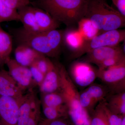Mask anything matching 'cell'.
<instances>
[{
  "instance_id": "cell-1",
  "label": "cell",
  "mask_w": 125,
  "mask_h": 125,
  "mask_svg": "<svg viewBox=\"0 0 125 125\" xmlns=\"http://www.w3.org/2000/svg\"><path fill=\"white\" fill-rule=\"evenodd\" d=\"M89 0H35L31 5L45 10L55 20L67 26L85 17Z\"/></svg>"
},
{
  "instance_id": "cell-2",
  "label": "cell",
  "mask_w": 125,
  "mask_h": 125,
  "mask_svg": "<svg viewBox=\"0 0 125 125\" xmlns=\"http://www.w3.org/2000/svg\"><path fill=\"white\" fill-rule=\"evenodd\" d=\"M56 65L60 77V92L64 98L68 118L73 125H90V115L81 104L76 85L65 67L59 63Z\"/></svg>"
},
{
  "instance_id": "cell-3",
  "label": "cell",
  "mask_w": 125,
  "mask_h": 125,
  "mask_svg": "<svg viewBox=\"0 0 125 125\" xmlns=\"http://www.w3.org/2000/svg\"><path fill=\"white\" fill-rule=\"evenodd\" d=\"M85 18L101 33L125 27V17L109 6L106 0H89Z\"/></svg>"
},
{
  "instance_id": "cell-4",
  "label": "cell",
  "mask_w": 125,
  "mask_h": 125,
  "mask_svg": "<svg viewBox=\"0 0 125 125\" xmlns=\"http://www.w3.org/2000/svg\"><path fill=\"white\" fill-rule=\"evenodd\" d=\"M14 34L19 45L29 47L45 56L56 57L50 46L45 32H33L22 28L15 30Z\"/></svg>"
},
{
  "instance_id": "cell-5",
  "label": "cell",
  "mask_w": 125,
  "mask_h": 125,
  "mask_svg": "<svg viewBox=\"0 0 125 125\" xmlns=\"http://www.w3.org/2000/svg\"><path fill=\"white\" fill-rule=\"evenodd\" d=\"M125 30L117 29L104 32L91 40H85L81 49L72 57L78 58L92 50L101 47L117 46L125 41Z\"/></svg>"
},
{
  "instance_id": "cell-6",
  "label": "cell",
  "mask_w": 125,
  "mask_h": 125,
  "mask_svg": "<svg viewBox=\"0 0 125 125\" xmlns=\"http://www.w3.org/2000/svg\"><path fill=\"white\" fill-rule=\"evenodd\" d=\"M97 76L113 94L125 91V60L105 70H98Z\"/></svg>"
},
{
  "instance_id": "cell-7",
  "label": "cell",
  "mask_w": 125,
  "mask_h": 125,
  "mask_svg": "<svg viewBox=\"0 0 125 125\" xmlns=\"http://www.w3.org/2000/svg\"><path fill=\"white\" fill-rule=\"evenodd\" d=\"M97 71L90 63L76 62L71 66L69 75L75 85L85 87L92 84L97 78Z\"/></svg>"
},
{
  "instance_id": "cell-8",
  "label": "cell",
  "mask_w": 125,
  "mask_h": 125,
  "mask_svg": "<svg viewBox=\"0 0 125 125\" xmlns=\"http://www.w3.org/2000/svg\"><path fill=\"white\" fill-rule=\"evenodd\" d=\"M6 64L9 73L23 92L34 85L29 67L21 65L10 58Z\"/></svg>"
},
{
  "instance_id": "cell-9",
  "label": "cell",
  "mask_w": 125,
  "mask_h": 125,
  "mask_svg": "<svg viewBox=\"0 0 125 125\" xmlns=\"http://www.w3.org/2000/svg\"><path fill=\"white\" fill-rule=\"evenodd\" d=\"M19 99L0 96V125H17Z\"/></svg>"
},
{
  "instance_id": "cell-10",
  "label": "cell",
  "mask_w": 125,
  "mask_h": 125,
  "mask_svg": "<svg viewBox=\"0 0 125 125\" xmlns=\"http://www.w3.org/2000/svg\"><path fill=\"white\" fill-rule=\"evenodd\" d=\"M125 54L122 48L118 45L114 46L101 47L92 50L87 53L84 62L89 63H93L97 65L106 59Z\"/></svg>"
},
{
  "instance_id": "cell-11",
  "label": "cell",
  "mask_w": 125,
  "mask_h": 125,
  "mask_svg": "<svg viewBox=\"0 0 125 125\" xmlns=\"http://www.w3.org/2000/svg\"><path fill=\"white\" fill-rule=\"evenodd\" d=\"M23 95V91L9 72L0 71V96L19 99Z\"/></svg>"
},
{
  "instance_id": "cell-12",
  "label": "cell",
  "mask_w": 125,
  "mask_h": 125,
  "mask_svg": "<svg viewBox=\"0 0 125 125\" xmlns=\"http://www.w3.org/2000/svg\"><path fill=\"white\" fill-rule=\"evenodd\" d=\"M39 87L42 94L60 91V77L56 64L52 65Z\"/></svg>"
},
{
  "instance_id": "cell-13",
  "label": "cell",
  "mask_w": 125,
  "mask_h": 125,
  "mask_svg": "<svg viewBox=\"0 0 125 125\" xmlns=\"http://www.w3.org/2000/svg\"><path fill=\"white\" fill-rule=\"evenodd\" d=\"M42 54L27 46L19 45L14 52L15 60L20 64L29 67Z\"/></svg>"
},
{
  "instance_id": "cell-14",
  "label": "cell",
  "mask_w": 125,
  "mask_h": 125,
  "mask_svg": "<svg viewBox=\"0 0 125 125\" xmlns=\"http://www.w3.org/2000/svg\"><path fill=\"white\" fill-rule=\"evenodd\" d=\"M36 99L33 92L23 95L20 98L17 125H26Z\"/></svg>"
},
{
  "instance_id": "cell-15",
  "label": "cell",
  "mask_w": 125,
  "mask_h": 125,
  "mask_svg": "<svg viewBox=\"0 0 125 125\" xmlns=\"http://www.w3.org/2000/svg\"><path fill=\"white\" fill-rule=\"evenodd\" d=\"M17 11L20 21L23 24L25 30L33 32H41L36 22L32 6H26L18 9Z\"/></svg>"
},
{
  "instance_id": "cell-16",
  "label": "cell",
  "mask_w": 125,
  "mask_h": 125,
  "mask_svg": "<svg viewBox=\"0 0 125 125\" xmlns=\"http://www.w3.org/2000/svg\"><path fill=\"white\" fill-rule=\"evenodd\" d=\"M33 6L36 22L41 32L57 29L59 27L60 23L48 13L42 9Z\"/></svg>"
},
{
  "instance_id": "cell-17",
  "label": "cell",
  "mask_w": 125,
  "mask_h": 125,
  "mask_svg": "<svg viewBox=\"0 0 125 125\" xmlns=\"http://www.w3.org/2000/svg\"><path fill=\"white\" fill-rule=\"evenodd\" d=\"M63 40L68 49L73 52L72 56L79 51L85 40L78 30H68L63 34Z\"/></svg>"
},
{
  "instance_id": "cell-18",
  "label": "cell",
  "mask_w": 125,
  "mask_h": 125,
  "mask_svg": "<svg viewBox=\"0 0 125 125\" xmlns=\"http://www.w3.org/2000/svg\"><path fill=\"white\" fill-rule=\"evenodd\" d=\"M106 106L112 113L120 115H125V92L113 94L108 101L105 100Z\"/></svg>"
},
{
  "instance_id": "cell-19",
  "label": "cell",
  "mask_w": 125,
  "mask_h": 125,
  "mask_svg": "<svg viewBox=\"0 0 125 125\" xmlns=\"http://www.w3.org/2000/svg\"><path fill=\"white\" fill-rule=\"evenodd\" d=\"M12 49V41L11 36L4 31L0 25V66L6 64L10 58Z\"/></svg>"
},
{
  "instance_id": "cell-20",
  "label": "cell",
  "mask_w": 125,
  "mask_h": 125,
  "mask_svg": "<svg viewBox=\"0 0 125 125\" xmlns=\"http://www.w3.org/2000/svg\"><path fill=\"white\" fill-rule=\"evenodd\" d=\"M90 116V125H109L105 100L99 103Z\"/></svg>"
},
{
  "instance_id": "cell-21",
  "label": "cell",
  "mask_w": 125,
  "mask_h": 125,
  "mask_svg": "<svg viewBox=\"0 0 125 125\" xmlns=\"http://www.w3.org/2000/svg\"><path fill=\"white\" fill-rule=\"evenodd\" d=\"M77 24L78 31L82 34L85 40H91L101 33L91 21L88 18L85 17L83 18Z\"/></svg>"
},
{
  "instance_id": "cell-22",
  "label": "cell",
  "mask_w": 125,
  "mask_h": 125,
  "mask_svg": "<svg viewBox=\"0 0 125 125\" xmlns=\"http://www.w3.org/2000/svg\"><path fill=\"white\" fill-rule=\"evenodd\" d=\"M85 90L96 105L105 100L110 92L106 86L97 84H92Z\"/></svg>"
},
{
  "instance_id": "cell-23",
  "label": "cell",
  "mask_w": 125,
  "mask_h": 125,
  "mask_svg": "<svg viewBox=\"0 0 125 125\" xmlns=\"http://www.w3.org/2000/svg\"><path fill=\"white\" fill-rule=\"evenodd\" d=\"M43 112L48 120L60 118H68L67 107L65 105L57 107L42 106Z\"/></svg>"
},
{
  "instance_id": "cell-24",
  "label": "cell",
  "mask_w": 125,
  "mask_h": 125,
  "mask_svg": "<svg viewBox=\"0 0 125 125\" xmlns=\"http://www.w3.org/2000/svg\"><path fill=\"white\" fill-rule=\"evenodd\" d=\"M42 106L57 107L65 104L64 96L60 91L42 94Z\"/></svg>"
},
{
  "instance_id": "cell-25",
  "label": "cell",
  "mask_w": 125,
  "mask_h": 125,
  "mask_svg": "<svg viewBox=\"0 0 125 125\" xmlns=\"http://www.w3.org/2000/svg\"><path fill=\"white\" fill-rule=\"evenodd\" d=\"M45 32L52 49L56 57L57 56L60 52L63 40V33L56 29L49 30Z\"/></svg>"
},
{
  "instance_id": "cell-26",
  "label": "cell",
  "mask_w": 125,
  "mask_h": 125,
  "mask_svg": "<svg viewBox=\"0 0 125 125\" xmlns=\"http://www.w3.org/2000/svg\"><path fill=\"white\" fill-rule=\"evenodd\" d=\"M14 21H20L17 10L8 7L4 0H0V24Z\"/></svg>"
},
{
  "instance_id": "cell-27",
  "label": "cell",
  "mask_w": 125,
  "mask_h": 125,
  "mask_svg": "<svg viewBox=\"0 0 125 125\" xmlns=\"http://www.w3.org/2000/svg\"><path fill=\"white\" fill-rule=\"evenodd\" d=\"M40 103L36 99L26 125H38L40 122Z\"/></svg>"
},
{
  "instance_id": "cell-28",
  "label": "cell",
  "mask_w": 125,
  "mask_h": 125,
  "mask_svg": "<svg viewBox=\"0 0 125 125\" xmlns=\"http://www.w3.org/2000/svg\"><path fill=\"white\" fill-rule=\"evenodd\" d=\"M125 60V54H121L111 58H108L103 61L97 65L98 70H105L109 67L118 64L123 61Z\"/></svg>"
},
{
  "instance_id": "cell-29",
  "label": "cell",
  "mask_w": 125,
  "mask_h": 125,
  "mask_svg": "<svg viewBox=\"0 0 125 125\" xmlns=\"http://www.w3.org/2000/svg\"><path fill=\"white\" fill-rule=\"evenodd\" d=\"M34 63L40 71L45 75L53 64V62L49 58L46 57V56L42 55Z\"/></svg>"
},
{
  "instance_id": "cell-30",
  "label": "cell",
  "mask_w": 125,
  "mask_h": 125,
  "mask_svg": "<svg viewBox=\"0 0 125 125\" xmlns=\"http://www.w3.org/2000/svg\"><path fill=\"white\" fill-rule=\"evenodd\" d=\"M29 67L31 71L34 85L39 87L44 79L45 75L40 71L34 63Z\"/></svg>"
},
{
  "instance_id": "cell-31",
  "label": "cell",
  "mask_w": 125,
  "mask_h": 125,
  "mask_svg": "<svg viewBox=\"0 0 125 125\" xmlns=\"http://www.w3.org/2000/svg\"><path fill=\"white\" fill-rule=\"evenodd\" d=\"M8 7L17 10L22 7L31 5L30 0H4Z\"/></svg>"
},
{
  "instance_id": "cell-32",
  "label": "cell",
  "mask_w": 125,
  "mask_h": 125,
  "mask_svg": "<svg viewBox=\"0 0 125 125\" xmlns=\"http://www.w3.org/2000/svg\"><path fill=\"white\" fill-rule=\"evenodd\" d=\"M105 106L106 112L108 117L109 125H121L122 119L124 116L116 115L112 113L108 109L105 103Z\"/></svg>"
},
{
  "instance_id": "cell-33",
  "label": "cell",
  "mask_w": 125,
  "mask_h": 125,
  "mask_svg": "<svg viewBox=\"0 0 125 125\" xmlns=\"http://www.w3.org/2000/svg\"><path fill=\"white\" fill-rule=\"evenodd\" d=\"M46 120L47 125H73L69 118H60L53 120Z\"/></svg>"
},
{
  "instance_id": "cell-34",
  "label": "cell",
  "mask_w": 125,
  "mask_h": 125,
  "mask_svg": "<svg viewBox=\"0 0 125 125\" xmlns=\"http://www.w3.org/2000/svg\"><path fill=\"white\" fill-rule=\"evenodd\" d=\"M113 3L122 16L125 17V0H111Z\"/></svg>"
},
{
  "instance_id": "cell-35",
  "label": "cell",
  "mask_w": 125,
  "mask_h": 125,
  "mask_svg": "<svg viewBox=\"0 0 125 125\" xmlns=\"http://www.w3.org/2000/svg\"><path fill=\"white\" fill-rule=\"evenodd\" d=\"M38 125H47L46 119L42 120L39 122Z\"/></svg>"
},
{
  "instance_id": "cell-36",
  "label": "cell",
  "mask_w": 125,
  "mask_h": 125,
  "mask_svg": "<svg viewBox=\"0 0 125 125\" xmlns=\"http://www.w3.org/2000/svg\"><path fill=\"white\" fill-rule=\"evenodd\" d=\"M121 125H125V116H124L122 117Z\"/></svg>"
}]
</instances>
